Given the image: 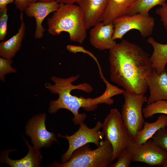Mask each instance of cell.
Wrapping results in <instances>:
<instances>
[{
  "label": "cell",
  "mask_w": 167,
  "mask_h": 167,
  "mask_svg": "<svg viewBox=\"0 0 167 167\" xmlns=\"http://www.w3.org/2000/svg\"><path fill=\"white\" fill-rule=\"evenodd\" d=\"M122 94L124 102L122 109V117L131 138L135 142L137 133L142 129L145 122L142 107L148 98L144 95L126 91Z\"/></svg>",
  "instance_id": "6"
},
{
  "label": "cell",
  "mask_w": 167,
  "mask_h": 167,
  "mask_svg": "<svg viewBox=\"0 0 167 167\" xmlns=\"http://www.w3.org/2000/svg\"><path fill=\"white\" fill-rule=\"evenodd\" d=\"M109 0H80L77 3L83 13L87 30L101 22Z\"/></svg>",
  "instance_id": "13"
},
{
  "label": "cell",
  "mask_w": 167,
  "mask_h": 167,
  "mask_svg": "<svg viewBox=\"0 0 167 167\" xmlns=\"http://www.w3.org/2000/svg\"><path fill=\"white\" fill-rule=\"evenodd\" d=\"M20 18L21 24L17 33L9 39L3 41L0 43L1 57L12 59L20 49L22 42L25 36L26 30L22 12L20 13Z\"/></svg>",
  "instance_id": "15"
},
{
  "label": "cell",
  "mask_w": 167,
  "mask_h": 167,
  "mask_svg": "<svg viewBox=\"0 0 167 167\" xmlns=\"http://www.w3.org/2000/svg\"><path fill=\"white\" fill-rule=\"evenodd\" d=\"M78 130L71 135L65 134V136L58 134L60 137L66 139L69 143V147L66 152L62 156V163L67 161L74 151L79 148L89 143H94L98 147L100 145V141L102 140L104 137L103 132L99 131L102 128V123L97 121L95 126L89 128L83 122L80 125Z\"/></svg>",
  "instance_id": "8"
},
{
  "label": "cell",
  "mask_w": 167,
  "mask_h": 167,
  "mask_svg": "<svg viewBox=\"0 0 167 167\" xmlns=\"http://www.w3.org/2000/svg\"><path fill=\"white\" fill-rule=\"evenodd\" d=\"M135 0H109L101 19L104 24L126 15L128 8Z\"/></svg>",
  "instance_id": "17"
},
{
  "label": "cell",
  "mask_w": 167,
  "mask_h": 167,
  "mask_svg": "<svg viewBox=\"0 0 167 167\" xmlns=\"http://www.w3.org/2000/svg\"><path fill=\"white\" fill-rule=\"evenodd\" d=\"M47 31L54 36L68 33L71 41L82 44L87 37L84 15L78 5L60 3L57 11L47 19Z\"/></svg>",
  "instance_id": "3"
},
{
  "label": "cell",
  "mask_w": 167,
  "mask_h": 167,
  "mask_svg": "<svg viewBox=\"0 0 167 167\" xmlns=\"http://www.w3.org/2000/svg\"><path fill=\"white\" fill-rule=\"evenodd\" d=\"M13 63L12 59H8L2 57H0V79L5 81V76L11 73H15L17 71L11 66Z\"/></svg>",
  "instance_id": "24"
},
{
  "label": "cell",
  "mask_w": 167,
  "mask_h": 167,
  "mask_svg": "<svg viewBox=\"0 0 167 167\" xmlns=\"http://www.w3.org/2000/svg\"><path fill=\"white\" fill-rule=\"evenodd\" d=\"M28 148L27 155L24 158L18 160H13L8 157L10 151L4 152L2 155L1 161L2 163H6L11 167H39L42 156L39 149L34 146H31L24 138Z\"/></svg>",
  "instance_id": "16"
},
{
  "label": "cell",
  "mask_w": 167,
  "mask_h": 167,
  "mask_svg": "<svg viewBox=\"0 0 167 167\" xmlns=\"http://www.w3.org/2000/svg\"><path fill=\"white\" fill-rule=\"evenodd\" d=\"M46 114L41 113L33 117L26 127V134L29 136L34 146L39 149L49 146L53 141L57 142L55 134L48 131L45 124Z\"/></svg>",
  "instance_id": "10"
},
{
  "label": "cell",
  "mask_w": 167,
  "mask_h": 167,
  "mask_svg": "<svg viewBox=\"0 0 167 167\" xmlns=\"http://www.w3.org/2000/svg\"><path fill=\"white\" fill-rule=\"evenodd\" d=\"M132 154L127 148L123 149L120 153L117 161L112 164L110 167H129L132 161Z\"/></svg>",
  "instance_id": "22"
},
{
  "label": "cell",
  "mask_w": 167,
  "mask_h": 167,
  "mask_svg": "<svg viewBox=\"0 0 167 167\" xmlns=\"http://www.w3.org/2000/svg\"><path fill=\"white\" fill-rule=\"evenodd\" d=\"M112 23L114 28L113 39L114 40L122 39L126 33L133 29L139 31L143 37H148L152 33L155 25L154 18L149 13L126 15L115 19Z\"/></svg>",
  "instance_id": "7"
},
{
  "label": "cell",
  "mask_w": 167,
  "mask_h": 167,
  "mask_svg": "<svg viewBox=\"0 0 167 167\" xmlns=\"http://www.w3.org/2000/svg\"><path fill=\"white\" fill-rule=\"evenodd\" d=\"M152 140L159 148L167 153V128H161L153 135Z\"/></svg>",
  "instance_id": "23"
},
{
  "label": "cell",
  "mask_w": 167,
  "mask_h": 167,
  "mask_svg": "<svg viewBox=\"0 0 167 167\" xmlns=\"http://www.w3.org/2000/svg\"><path fill=\"white\" fill-rule=\"evenodd\" d=\"M150 95L147 104L160 100H167V73L165 71L159 75L152 69L151 74L146 79Z\"/></svg>",
  "instance_id": "14"
},
{
  "label": "cell",
  "mask_w": 167,
  "mask_h": 167,
  "mask_svg": "<svg viewBox=\"0 0 167 167\" xmlns=\"http://www.w3.org/2000/svg\"><path fill=\"white\" fill-rule=\"evenodd\" d=\"M15 0H0V9L7 7V5L14 2Z\"/></svg>",
  "instance_id": "28"
},
{
  "label": "cell",
  "mask_w": 167,
  "mask_h": 167,
  "mask_svg": "<svg viewBox=\"0 0 167 167\" xmlns=\"http://www.w3.org/2000/svg\"><path fill=\"white\" fill-rule=\"evenodd\" d=\"M143 117L146 118L158 113L167 115V100H160L147 104L143 108Z\"/></svg>",
  "instance_id": "21"
},
{
  "label": "cell",
  "mask_w": 167,
  "mask_h": 167,
  "mask_svg": "<svg viewBox=\"0 0 167 167\" xmlns=\"http://www.w3.org/2000/svg\"><path fill=\"white\" fill-rule=\"evenodd\" d=\"M8 15L7 7L0 9V40L5 39L7 34V24Z\"/></svg>",
  "instance_id": "25"
},
{
  "label": "cell",
  "mask_w": 167,
  "mask_h": 167,
  "mask_svg": "<svg viewBox=\"0 0 167 167\" xmlns=\"http://www.w3.org/2000/svg\"><path fill=\"white\" fill-rule=\"evenodd\" d=\"M105 139L113 149V161L117 159L122 151L132 141L122 119L121 114L115 108L110 109L102 123Z\"/></svg>",
  "instance_id": "5"
},
{
  "label": "cell",
  "mask_w": 167,
  "mask_h": 167,
  "mask_svg": "<svg viewBox=\"0 0 167 167\" xmlns=\"http://www.w3.org/2000/svg\"><path fill=\"white\" fill-rule=\"evenodd\" d=\"M112 82L132 94L144 95L148 88L146 78L152 73L149 54L138 45L122 39L109 49Z\"/></svg>",
  "instance_id": "1"
},
{
  "label": "cell",
  "mask_w": 167,
  "mask_h": 167,
  "mask_svg": "<svg viewBox=\"0 0 167 167\" xmlns=\"http://www.w3.org/2000/svg\"><path fill=\"white\" fill-rule=\"evenodd\" d=\"M147 42L153 48V52L150 56L152 69L155 70L159 75L166 71L165 66L167 63V44L159 43L152 37L148 39Z\"/></svg>",
  "instance_id": "18"
},
{
  "label": "cell",
  "mask_w": 167,
  "mask_h": 167,
  "mask_svg": "<svg viewBox=\"0 0 167 167\" xmlns=\"http://www.w3.org/2000/svg\"><path fill=\"white\" fill-rule=\"evenodd\" d=\"M167 0H135L128 9L126 15H131L137 14H146L153 7L164 5Z\"/></svg>",
  "instance_id": "20"
},
{
  "label": "cell",
  "mask_w": 167,
  "mask_h": 167,
  "mask_svg": "<svg viewBox=\"0 0 167 167\" xmlns=\"http://www.w3.org/2000/svg\"><path fill=\"white\" fill-rule=\"evenodd\" d=\"M80 0H57L59 4H74L75 3L79 2Z\"/></svg>",
  "instance_id": "29"
},
{
  "label": "cell",
  "mask_w": 167,
  "mask_h": 167,
  "mask_svg": "<svg viewBox=\"0 0 167 167\" xmlns=\"http://www.w3.org/2000/svg\"><path fill=\"white\" fill-rule=\"evenodd\" d=\"M79 77V75L66 78L53 76L51 79L54 84L53 85L46 83L45 84V87L52 93L58 95L57 100L50 101L48 109L49 112L52 114L56 113L60 109H67L74 115L72 120L75 125H80L84 122L87 117L85 113H79L80 108H82L86 111H90L96 109L99 104L112 105L114 102L112 97L122 94L124 92V89L113 85L105 79L104 82L106 84V88L104 92L100 96L95 98H86L82 96L78 97L73 95L71 92L74 89L82 90L87 93L93 91V87L87 83L77 85L72 84Z\"/></svg>",
  "instance_id": "2"
},
{
  "label": "cell",
  "mask_w": 167,
  "mask_h": 167,
  "mask_svg": "<svg viewBox=\"0 0 167 167\" xmlns=\"http://www.w3.org/2000/svg\"><path fill=\"white\" fill-rule=\"evenodd\" d=\"M114 32L113 23L107 24H104L102 22L98 23L90 31V44L100 50L110 49L117 43L113 39Z\"/></svg>",
  "instance_id": "12"
},
{
  "label": "cell",
  "mask_w": 167,
  "mask_h": 167,
  "mask_svg": "<svg viewBox=\"0 0 167 167\" xmlns=\"http://www.w3.org/2000/svg\"><path fill=\"white\" fill-rule=\"evenodd\" d=\"M56 0H37L38 1V2L45 3L51 2Z\"/></svg>",
  "instance_id": "30"
},
{
  "label": "cell",
  "mask_w": 167,
  "mask_h": 167,
  "mask_svg": "<svg viewBox=\"0 0 167 167\" xmlns=\"http://www.w3.org/2000/svg\"><path fill=\"white\" fill-rule=\"evenodd\" d=\"M156 13L160 17L161 21L162 22L167 34V3L157 8Z\"/></svg>",
  "instance_id": "26"
},
{
  "label": "cell",
  "mask_w": 167,
  "mask_h": 167,
  "mask_svg": "<svg viewBox=\"0 0 167 167\" xmlns=\"http://www.w3.org/2000/svg\"><path fill=\"white\" fill-rule=\"evenodd\" d=\"M132 153V161L144 163L149 166H162L167 153L158 147L152 139L138 145L133 141L127 147Z\"/></svg>",
  "instance_id": "9"
},
{
  "label": "cell",
  "mask_w": 167,
  "mask_h": 167,
  "mask_svg": "<svg viewBox=\"0 0 167 167\" xmlns=\"http://www.w3.org/2000/svg\"><path fill=\"white\" fill-rule=\"evenodd\" d=\"M37 1V0H15L14 3L16 8L23 12L31 4Z\"/></svg>",
  "instance_id": "27"
},
{
  "label": "cell",
  "mask_w": 167,
  "mask_h": 167,
  "mask_svg": "<svg viewBox=\"0 0 167 167\" xmlns=\"http://www.w3.org/2000/svg\"><path fill=\"white\" fill-rule=\"evenodd\" d=\"M113 149L108 141L101 140L100 145L92 150L88 144L75 150L69 160L64 163L55 162L51 167H107L112 164Z\"/></svg>",
  "instance_id": "4"
},
{
  "label": "cell",
  "mask_w": 167,
  "mask_h": 167,
  "mask_svg": "<svg viewBox=\"0 0 167 167\" xmlns=\"http://www.w3.org/2000/svg\"><path fill=\"white\" fill-rule=\"evenodd\" d=\"M60 4L57 1L49 3L36 2L31 4L24 11L28 16L34 17L36 28L34 37L36 39L42 38L45 29L42 25L45 18L50 13L57 10Z\"/></svg>",
  "instance_id": "11"
},
{
  "label": "cell",
  "mask_w": 167,
  "mask_h": 167,
  "mask_svg": "<svg viewBox=\"0 0 167 167\" xmlns=\"http://www.w3.org/2000/svg\"><path fill=\"white\" fill-rule=\"evenodd\" d=\"M167 127V115L162 114L155 122L149 123L145 122L142 129L137 134L135 142L141 145L152 138L154 134L161 128Z\"/></svg>",
  "instance_id": "19"
},
{
  "label": "cell",
  "mask_w": 167,
  "mask_h": 167,
  "mask_svg": "<svg viewBox=\"0 0 167 167\" xmlns=\"http://www.w3.org/2000/svg\"><path fill=\"white\" fill-rule=\"evenodd\" d=\"M163 167H167V156L162 165Z\"/></svg>",
  "instance_id": "31"
}]
</instances>
